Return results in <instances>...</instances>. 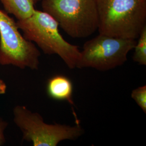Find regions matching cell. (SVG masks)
Returning a JSON list of instances; mask_svg holds the SVG:
<instances>
[{"instance_id":"9c48e42d","label":"cell","mask_w":146,"mask_h":146,"mask_svg":"<svg viewBox=\"0 0 146 146\" xmlns=\"http://www.w3.org/2000/svg\"><path fill=\"white\" fill-rule=\"evenodd\" d=\"M134 48L133 61L139 64L146 66V27L141 31Z\"/></svg>"},{"instance_id":"277c9868","label":"cell","mask_w":146,"mask_h":146,"mask_svg":"<svg viewBox=\"0 0 146 146\" xmlns=\"http://www.w3.org/2000/svg\"><path fill=\"white\" fill-rule=\"evenodd\" d=\"M14 120L20 129L25 140L34 146H57L64 140H76L84 135V130L79 122L75 125L48 124L42 116L25 106H17L13 110Z\"/></svg>"},{"instance_id":"5b68a950","label":"cell","mask_w":146,"mask_h":146,"mask_svg":"<svg viewBox=\"0 0 146 146\" xmlns=\"http://www.w3.org/2000/svg\"><path fill=\"white\" fill-rule=\"evenodd\" d=\"M136 40L100 34L84 44L78 68H91L106 72L123 65L134 49Z\"/></svg>"},{"instance_id":"8992f818","label":"cell","mask_w":146,"mask_h":146,"mask_svg":"<svg viewBox=\"0 0 146 146\" xmlns=\"http://www.w3.org/2000/svg\"><path fill=\"white\" fill-rule=\"evenodd\" d=\"M41 53L19 31L14 19L0 10V64L38 69Z\"/></svg>"},{"instance_id":"52a82bcc","label":"cell","mask_w":146,"mask_h":146,"mask_svg":"<svg viewBox=\"0 0 146 146\" xmlns=\"http://www.w3.org/2000/svg\"><path fill=\"white\" fill-rule=\"evenodd\" d=\"M48 96L52 99L66 101L74 104L72 81L64 75H56L48 80L47 87Z\"/></svg>"},{"instance_id":"6da1fadb","label":"cell","mask_w":146,"mask_h":146,"mask_svg":"<svg viewBox=\"0 0 146 146\" xmlns=\"http://www.w3.org/2000/svg\"><path fill=\"white\" fill-rule=\"evenodd\" d=\"M100 34L136 40L146 27V0H95Z\"/></svg>"},{"instance_id":"8fae6325","label":"cell","mask_w":146,"mask_h":146,"mask_svg":"<svg viewBox=\"0 0 146 146\" xmlns=\"http://www.w3.org/2000/svg\"><path fill=\"white\" fill-rule=\"evenodd\" d=\"M5 123L0 120V146L5 141V136H4V130L5 127Z\"/></svg>"},{"instance_id":"ba28073f","label":"cell","mask_w":146,"mask_h":146,"mask_svg":"<svg viewBox=\"0 0 146 146\" xmlns=\"http://www.w3.org/2000/svg\"><path fill=\"white\" fill-rule=\"evenodd\" d=\"M5 11L13 14L18 20L31 16L36 10L35 5L40 0H1Z\"/></svg>"},{"instance_id":"7c38bea8","label":"cell","mask_w":146,"mask_h":146,"mask_svg":"<svg viewBox=\"0 0 146 146\" xmlns=\"http://www.w3.org/2000/svg\"><path fill=\"white\" fill-rule=\"evenodd\" d=\"M6 90L5 84L0 80V94H5Z\"/></svg>"},{"instance_id":"30bf717a","label":"cell","mask_w":146,"mask_h":146,"mask_svg":"<svg viewBox=\"0 0 146 146\" xmlns=\"http://www.w3.org/2000/svg\"><path fill=\"white\" fill-rule=\"evenodd\" d=\"M131 98L136 104L146 114V86H142L132 90Z\"/></svg>"},{"instance_id":"7a4b0ae2","label":"cell","mask_w":146,"mask_h":146,"mask_svg":"<svg viewBox=\"0 0 146 146\" xmlns=\"http://www.w3.org/2000/svg\"><path fill=\"white\" fill-rule=\"evenodd\" d=\"M16 23L23 32V36L35 42L44 54L57 55L69 69L76 68L81 51L77 46L64 39L58 30V22L49 14L35 10L29 17Z\"/></svg>"},{"instance_id":"3957f363","label":"cell","mask_w":146,"mask_h":146,"mask_svg":"<svg viewBox=\"0 0 146 146\" xmlns=\"http://www.w3.org/2000/svg\"><path fill=\"white\" fill-rule=\"evenodd\" d=\"M42 7L73 38L87 37L98 29L95 0H42Z\"/></svg>"}]
</instances>
